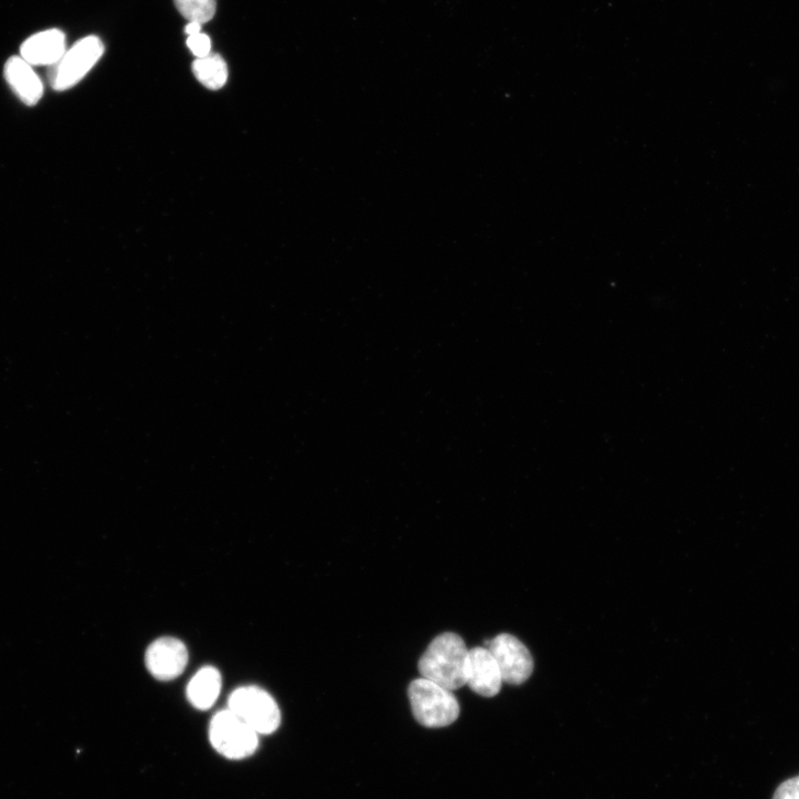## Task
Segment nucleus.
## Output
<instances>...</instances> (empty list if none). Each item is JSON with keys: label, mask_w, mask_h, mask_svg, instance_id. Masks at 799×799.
<instances>
[{"label": "nucleus", "mask_w": 799, "mask_h": 799, "mask_svg": "<svg viewBox=\"0 0 799 799\" xmlns=\"http://www.w3.org/2000/svg\"><path fill=\"white\" fill-rule=\"evenodd\" d=\"M469 648L462 636L446 632L435 637L419 661L422 677L455 691L467 685Z\"/></svg>", "instance_id": "f257e3e1"}, {"label": "nucleus", "mask_w": 799, "mask_h": 799, "mask_svg": "<svg viewBox=\"0 0 799 799\" xmlns=\"http://www.w3.org/2000/svg\"><path fill=\"white\" fill-rule=\"evenodd\" d=\"M408 696L415 720L424 728H445L460 715V706L452 691L424 677L410 684Z\"/></svg>", "instance_id": "f03ea898"}, {"label": "nucleus", "mask_w": 799, "mask_h": 799, "mask_svg": "<svg viewBox=\"0 0 799 799\" xmlns=\"http://www.w3.org/2000/svg\"><path fill=\"white\" fill-rule=\"evenodd\" d=\"M210 741L223 756L242 759L258 747V733L231 710L219 712L210 724Z\"/></svg>", "instance_id": "7ed1b4c3"}, {"label": "nucleus", "mask_w": 799, "mask_h": 799, "mask_svg": "<svg viewBox=\"0 0 799 799\" xmlns=\"http://www.w3.org/2000/svg\"><path fill=\"white\" fill-rule=\"evenodd\" d=\"M103 52V44L96 36L77 42L58 63L49 67L48 80L52 88L64 91L76 86L98 63Z\"/></svg>", "instance_id": "20e7f679"}, {"label": "nucleus", "mask_w": 799, "mask_h": 799, "mask_svg": "<svg viewBox=\"0 0 799 799\" xmlns=\"http://www.w3.org/2000/svg\"><path fill=\"white\" fill-rule=\"evenodd\" d=\"M230 710L258 734H273L281 722L279 707L266 691L256 688H241L230 699Z\"/></svg>", "instance_id": "39448f33"}, {"label": "nucleus", "mask_w": 799, "mask_h": 799, "mask_svg": "<svg viewBox=\"0 0 799 799\" xmlns=\"http://www.w3.org/2000/svg\"><path fill=\"white\" fill-rule=\"evenodd\" d=\"M500 668L503 683L520 685L533 673L534 662L528 647L511 634H500L486 643Z\"/></svg>", "instance_id": "423d86ee"}, {"label": "nucleus", "mask_w": 799, "mask_h": 799, "mask_svg": "<svg viewBox=\"0 0 799 799\" xmlns=\"http://www.w3.org/2000/svg\"><path fill=\"white\" fill-rule=\"evenodd\" d=\"M189 655L186 645L178 639L162 637L155 641L146 652V666L159 680H171L180 676Z\"/></svg>", "instance_id": "0eeeda50"}, {"label": "nucleus", "mask_w": 799, "mask_h": 799, "mask_svg": "<svg viewBox=\"0 0 799 799\" xmlns=\"http://www.w3.org/2000/svg\"><path fill=\"white\" fill-rule=\"evenodd\" d=\"M502 675L492 653L487 647L469 650L468 687L478 696L493 698L501 691Z\"/></svg>", "instance_id": "6e6552de"}, {"label": "nucleus", "mask_w": 799, "mask_h": 799, "mask_svg": "<svg viewBox=\"0 0 799 799\" xmlns=\"http://www.w3.org/2000/svg\"><path fill=\"white\" fill-rule=\"evenodd\" d=\"M66 53V36L59 30L37 33L26 40L21 47V57L32 66L52 67Z\"/></svg>", "instance_id": "1a4fd4ad"}, {"label": "nucleus", "mask_w": 799, "mask_h": 799, "mask_svg": "<svg viewBox=\"0 0 799 799\" xmlns=\"http://www.w3.org/2000/svg\"><path fill=\"white\" fill-rule=\"evenodd\" d=\"M4 76L15 95L27 106H35L44 95V85L33 66L19 56L5 64Z\"/></svg>", "instance_id": "9d476101"}, {"label": "nucleus", "mask_w": 799, "mask_h": 799, "mask_svg": "<svg viewBox=\"0 0 799 799\" xmlns=\"http://www.w3.org/2000/svg\"><path fill=\"white\" fill-rule=\"evenodd\" d=\"M221 691V675L214 667L201 668L190 680L187 697L198 710H209Z\"/></svg>", "instance_id": "9b49d317"}, {"label": "nucleus", "mask_w": 799, "mask_h": 799, "mask_svg": "<svg viewBox=\"0 0 799 799\" xmlns=\"http://www.w3.org/2000/svg\"><path fill=\"white\" fill-rule=\"evenodd\" d=\"M192 71L204 87L212 90L222 88L228 79V66L217 54L198 58L192 65Z\"/></svg>", "instance_id": "f8f14e48"}, {"label": "nucleus", "mask_w": 799, "mask_h": 799, "mask_svg": "<svg viewBox=\"0 0 799 799\" xmlns=\"http://www.w3.org/2000/svg\"><path fill=\"white\" fill-rule=\"evenodd\" d=\"M175 5L184 18L201 25L210 22L217 10L215 0H175Z\"/></svg>", "instance_id": "ddd939ff"}, {"label": "nucleus", "mask_w": 799, "mask_h": 799, "mask_svg": "<svg viewBox=\"0 0 799 799\" xmlns=\"http://www.w3.org/2000/svg\"><path fill=\"white\" fill-rule=\"evenodd\" d=\"M187 46L197 58H204L210 55L211 41L206 34L189 36Z\"/></svg>", "instance_id": "4468645a"}, {"label": "nucleus", "mask_w": 799, "mask_h": 799, "mask_svg": "<svg viewBox=\"0 0 799 799\" xmlns=\"http://www.w3.org/2000/svg\"><path fill=\"white\" fill-rule=\"evenodd\" d=\"M773 799H799V776L784 781L775 791Z\"/></svg>", "instance_id": "2eb2a0df"}, {"label": "nucleus", "mask_w": 799, "mask_h": 799, "mask_svg": "<svg viewBox=\"0 0 799 799\" xmlns=\"http://www.w3.org/2000/svg\"><path fill=\"white\" fill-rule=\"evenodd\" d=\"M188 36H195L201 33V24L197 22H190L185 30Z\"/></svg>", "instance_id": "dca6fc26"}]
</instances>
